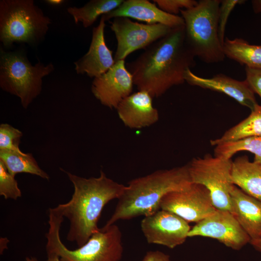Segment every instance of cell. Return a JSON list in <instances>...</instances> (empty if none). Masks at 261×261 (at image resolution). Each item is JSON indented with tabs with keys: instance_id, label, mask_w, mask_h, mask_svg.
<instances>
[{
	"instance_id": "6da1fadb",
	"label": "cell",
	"mask_w": 261,
	"mask_h": 261,
	"mask_svg": "<svg viewBox=\"0 0 261 261\" xmlns=\"http://www.w3.org/2000/svg\"><path fill=\"white\" fill-rule=\"evenodd\" d=\"M194 58L186 43L183 26L172 29L126 65L138 90L153 98L183 84L186 71L195 64Z\"/></svg>"
},
{
	"instance_id": "7a4b0ae2",
	"label": "cell",
	"mask_w": 261,
	"mask_h": 261,
	"mask_svg": "<svg viewBox=\"0 0 261 261\" xmlns=\"http://www.w3.org/2000/svg\"><path fill=\"white\" fill-rule=\"evenodd\" d=\"M65 173L74 191L69 202L54 208L70 221L67 240L80 247L100 229L98 222L105 205L112 200L118 199L126 186L108 177L102 171L99 176L88 178Z\"/></svg>"
},
{
	"instance_id": "3957f363",
	"label": "cell",
	"mask_w": 261,
	"mask_h": 261,
	"mask_svg": "<svg viewBox=\"0 0 261 261\" xmlns=\"http://www.w3.org/2000/svg\"><path fill=\"white\" fill-rule=\"evenodd\" d=\"M191 183L188 164L135 178L126 186L114 213L103 227L118 220L151 215L160 209L161 200L166 194Z\"/></svg>"
},
{
	"instance_id": "277c9868",
	"label": "cell",
	"mask_w": 261,
	"mask_h": 261,
	"mask_svg": "<svg viewBox=\"0 0 261 261\" xmlns=\"http://www.w3.org/2000/svg\"><path fill=\"white\" fill-rule=\"evenodd\" d=\"M48 216L47 253L57 254L61 261H120L121 259L123 253L122 234L115 224L100 228L83 246L70 250L60 237L63 217L53 208L49 209Z\"/></svg>"
},
{
	"instance_id": "5b68a950",
	"label": "cell",
	"mask_w": 261,
	"mask_h": 261,
	"mask_svg": "<svg viewBox=\"0 0 261 261\" xmlns=\"http://www.w3.org/2000/svg\"><path fill=\"white\" fill-rule=\"evenodd\" d=\"M220 3L219 0H201L180 11L188 47L195 57L208 64L222 61L225 57L218 34Z\"/></svg>"
},
{
	"instance_id": "8992f818",
	"label": "cell",
	"mask_w": 261,
	"mask_h": 261,
	"mask_svg": "<svg viewBox=\"0 0 261 261\" xmlns=\"http://www.w3.org/2000/svg\"><path fill=\"white\" fill-rule=\"evenodd\" d=\"M51 23L33 0H0V41L5 47L14 43L37 44Z\"/></svg>"
},
{
	"instance_id": "52a82bcc",
	"label": "cell",
	"mask_w": 261,
	"mask_h": 261,
	"mask_svg": "<svg viewBox=\"0 0 261 261\" xmlns=\"http://www.w3.org/2000/svg\"><path fill=\"white\" fill-rule=\"evenodd\" d=\"M54 70L51 63L44 65L38 61L32 65L21 51L0 49V87L18 97L25 109L41 93L43 78Z\"/></svg>"
},
{
	"instance_id": "ba28073f",
	"label": "cell",
	"mask_w": 261,
	"mask_h": 261,
	"mask_svg": "<svg viewBox=\"0 0 261 261\" xmlns=\"http://www.w3.org/2000/svg\"><path fill=\"white\" fill-rule=\"evenodd\" d=\"M232 162L231 159L207 154L193 158L188 164L192 183L202 185L208 190L216 209L232 213L231 191L234 185Z\"/></svg>"
},
{
	"instance_id": "9c48e42d",
	"label": "cell",
	"mask_w": 261,
	"mask_h": 261,
	"mask_svg": "<svg viewBox=\"0 0 261 261\" xmlns=\"http://www.w3.org/2000/svg\"><path fill=\"white\" fill-rule=\"evenodd\" d=\"M117 41L115 62L124 60L132 52L146 49L168 34L173 28L161 24H143L118 17L111 22Z\"/></svg>"
},
{
	"instance_id": "30bf717a",
	"label": "cell",
	"mask_w": 261,
	"mask_h": 261,
	"mask_svg": "<svg viewBox=\"0 0 261 261\" xmlns=\"http://www.w3.org/2000/svg\"><path fill=\"white\" fill-rule=\"evenodd\" d=\"M160 209L173 213L188 222L195 223L217 210L208 190L203 185L195 183L166 194L161 200Z\"/></svg>"
},
{
	"instance_id": "8fae6325",
	"label": "cell",
	"mask_w": 261,
	"mask_h": 261,
	"mask_svg": "<svg viewBox=\"0 0 261 261\" xmlns=\"http://www.w3.org/2000/svg\"><path fill=\"white\" fill-rule=\"evenodd\" d=\"M141 228L149 244L174 248L183 244L191 229L188 222L169 211L160 209L145 217Z\"/></svg>"
},
{
	"instance_id": "7c38bea8",
	"label": "cell",
	"mask_w": 261,
	"mask_h": 261,
	"mask_svg": "<svg viewBox=\"0 0 261 261\" xmlns=\"http://www.w3.org/2000/svg\"><path fill=\"white\" fill-rule=\"evenodd\" d=\"M203 236L218 240L226 246L239 250L250 238L230 212L216 210L191 228L188 237Z\"/></svg>"
},
{
	"instance_id": "4fadbf2b",
	"label": "cell",
	"mask_w": 261,
	"mask_h": 261,
	"mask_svg": "<svg viewBox=\"0 0 261 261\" xmlns=\"http://www.w3.org/2000/svg\"><path fill=\"white\" fill-rule=\"evenodd\" d=\"M133 84L125 60H119L106 72L94 78L91 91L102 105L116 109L120 102L131 94Z\"/></svg>"
},
{
	"instance_id": "5bb4252c",
	"label": "cell",
	"mask_w": 261,
	"mask_h": 261,
	"mask_svg": "<svg viewBox=\"0 0 261 261\" xmlns=\"http://www.w3.org/2000/svg\"><path fill=\"white\" fill-rule=\"evenodd\" d=\"M105 21L102 16L98 25L93 29L88 51L74 62L77 74H86L94 78L106 72L115 63L113 52L107 46L104 38Z\"/></svg>"
},
{
	"instance_id": "9a60e30c",
	"label": "cell",
	"mask_w": 261,
	"mask_h": 261,
	"mask_svg": "<svg viewBox=\"0 0 261 261\" xmlns=\"http://www.w3.org/2000/svg\"><path fill=\"white\" fill-rule=\"evenodd\" d=\"M185 80L190 85L224 93L251 111L258 104L255 93L245 80L239 81L222 73L204 78L194 74L190 69L186 71Z\"/></svg>"
},
{
	"instance_id": "2e32d148",
	"label": "cell",
	"mask_w": 261,
	"mask_h": 261,
	"mask_svg": "<svg viewBox=\"0 0 261 261\" xmlns=\"http://www.w3.org/2000/svg\"><path fill=\"white\" fill-rule=\"evenodd\" d=\"M102 16L106 21L125 17L146 24H161L173 29L185 25L182 16L167 13L147 0H124L119 7Z\"/></svg>"
},
{
	"instance_id": "e0dca14e",
	"label": "cell",
	"mask_w": 261,
	"mask_h": 261,
	"mask_svg": "<svg viewBox=\"0 0 261 261\" xmlns=\"http://www.w3.org/2000/svg\"><path fill=\"white\" fill-rule=\"evenodd\" d=\"M152 99L148 92L138 90L123 100L116 109L124 125L131 129H140L156 123L159 116Z\"/></svg>"
},
{
	"instance_id": "ac0fdd59",
	"label": "cell",
	"mask_w": 261,
	"mask_h": 261,
	"mask_svg": "<svg viewBox=\"0 0 261 261\" xmlns=\"http://www.w3.org/2000/svg\"><path fill=\"white\" fill-rule=\"evenodd\" d=\"M231 197L232 214L250 237V241L261 240V201L235 185Z\"/></svg>"
},
{
	"instance_id": "d6986e66",
	"label": "cell",
	"mask_w": 261,
	"mask_h": 261,
	"mask_svg": "<svg viewBox=\"0 0 261 261\" xmlns=\"http://www.w3.org/2000/svg\"><path fill=\"white\" fill-rule=\"evenodd\" d=\"M232 180L245 193L261 201V166L250 161L247 156L232 161Z\"/></svg>"
},
{
	"instance_id": "ffe728a7",
	"label": "cell",
	"mask_w": 261,
	"mask_h": 261,
	"mask_svg": "<svg viewBox=\"0 0 261 261\" xmlns=\"http://www.w3.org/2000/svg\"><path fill=\"white\" fill-rule=\"evenodd\" d=\"M253 137H261V105L257 104L245 119L226 130L218 138L211 140L212 146Z\"/></svg>"
},
{
	"instance_id": "44dd1931",
	"label": "cell",
	"mask_w": 261,
	"mask_h": 261,
	"mask_svg": "<svg viewBox=\"0 0 261 261\" xmlns=\"http://www.w3.org/2000/svg\"><path fill=\"white\" fill-rule=\"evenodd\" d=\"M225 57L252 68H261V45L249 44L241 38H226L222 45Z\"/></svg>"
},
{
	"instance_id": "7402d4cb",
	"label": "cell",
	"mask_w": 261,
	"mask_h": 261,
	"mask_svg": "<svg viewBox=\"0 0 261 261\" xmlns=\"http://www.w3.org/2000/svg\"><path fill=\"white\" fill-rule=\"evenodd\" d=\"M0 160L13 175L19 173H27L47 180L50 178L39 167L31 153H25L21 150H0Z\"/></svg>"
},
{
	"instance_id": "603a6c76",
	"label": "cell",
	"mask_w": 261,
	"mask_h": 261,
	"mask_svg": "<svg viewBox=\"0 0 261 261\" xmlns=\"http://www.w3.org/2000/svg\"><path fill=\"white\" fill-rule=\"evenodd\" d=\"M123 0H91L81 7H70L67 10L75 24L81 22L88 28L92 25L100 15L106 14L119 7Z\"/></svg>"
},
{
	"instance_id": "cb8c5ba5",
	"label": "cell",
	"mask_w": 261,
	"mask_h": 261,
	"mask_svg": "<svg viewBox=\"0 0 261 261\" xmlns=\"http://www.w3.org/2000/svg\"><path fill=\"white\" fill-rule=\"evenodd\" d=\"M246 151L254 155V162L261 166V137H253L215 146V156L231 159L238 152Z\"/></svg>"
},
{
	"instance_id": "d4e9b609",
	"label": "cell",
	"mask_w": 261,
	"mask_h": 261,
	"mask_svg": "<svg viewBox=\"0 0 261 261\" xmlns=\"http://www.w3.org/2000/svg\"><path fill=\"white\" fill-rule=\"evenodd\" d=\"M14 177L0 160V195L5 199L16 200L22 196L21 191Z\"/></svg>"
},
{
	"instance_id": "484cf974",
	"label": "cell",
	"mask_w": 261,
	"mask_h": 261,
	"mask_svg": "<svg viewBox=\"0 0 261 261\" xmlns=\"http://www.w3.org/2000/svg\"><path fill=\"white\" fill-rule=\"evenodd\" d=\"M22 132L7 123L0 125V150H21L19 148Z\"/></svg>"
},
{
	"instance_id": "4316f807",
	"label": "cell",
	"mask_w": 261,
	"mask_h": 261,
	"mask_svg": "<svg viewBox=\"0 0 261 261\" xmlns=\"http://www.w3.org/2000/svg\"><path fill=\"white\" fill-rule=\"evenodd\" d=\"M245 1L244 0H220L218 11V34L222 45L225 40V28L231 13L236 5L243 3Z\"/></svg>"
},
{
	"instance_id": "83f0119b",
	"label": "cell",
	"mask_w": 261,
	"mask_h": 261,
	"mask_svg": "<svg viewBox=\"0 0 261 261\" xmlns=\"http://www.w3.org/2000/svg\"><path fill=\"white\" fill-rule=\"evenodd\" d=\"M153 2L163 11L173 15H177L182 10L191 8L198 2L194 0H154Z\"/></svg>"
},
{
	"instance_id": "f1b7e54d",
	"label": "cell",
	"mask_w": 261,
	"mask_h": 261,
	"mask_svg": "<svg viewBox=\"0 0 261 261\" xmlns=\"http://www.w3.org/2000/svg\"><path fill=\"white\" fill-rule=\"evenodd\" d=\"M246 78L250 88L261 99V68H252L246 67Z\"/></svg>"
},
{
	"instance_id": "f546056e",
	"label": "cell",
	"mask_w": 261,
	"mask_h": 261,
	"mask_svg": "<svg viewBox=\"0 0 261 261\" xmlns=\"http://www.w3.org/2000/svg\"><path fill=\"white\" fill-rule=\"evenodd\" d=\"M142 261H172L169 255L159 250L149 251Z\"/></svg>"
},
{
	"instance_id": "4dcf8cb0",
	"label": "cell",
	"mask_w": 261,
	"mask_h": 261,
	"mask_svg": "<svg viewBox=\"0 0 261 261\" xmlns=\"http://www.w3.org/2000/svg\"><path fill=\"white\" fill-rule=\"evenodd\" d=\"M47 259L46 261H61L59 257L54 253H47ZM26 261H39L34 257H28L25 259Z\"/></svg>"
},
{
	"instance_id": "1f68e13d",
	"label": "cell",
	"mask_w": 261,
	"mask_h": 261,
	"mask_svg": "<svg viewBox=\"0 0 261 261\" xmlns=\"http://www.w3.org/2000/svg\"><path fill=\"white\" fill-rule=\"evenodd\" d=\"M251 4L255 13H261V0H252Z\"/></svg>"
},
{
	"instance_id": "d6a6232c",
	"label": "cell",
	"mask_w": 261,
	"mask_h": 261,
	"mask_svg": "<svg viewBox=\"0 0 261 261\" xmlns=\"http://www.w3.org/2000/svg\"><path fill=\"white\" fill-rule=\"evenodd\" d=\"M250 243L258 251L261 252V240L251 241Z\"/></svg>"
},
{
	"instance_id": "836d02e7",
	"label": "cell",
	"mask_w": 261,
	"mask_h": 261,
	"mask_svg": "<svg viewBox=\"0 0 261 261\" xmlns=\"http://www.w3.org/2000/svg\"><path fill=\"white\" fill-rule=\"evenodd\" d=\"M45 1L51 5H59L64 2L63 0H46Z\"/></svg>"
}]
</instances>
